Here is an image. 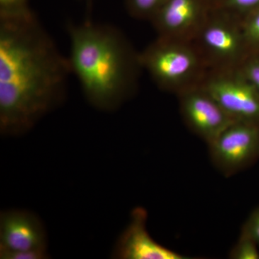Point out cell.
I'll return each instance as SVG.
<instances>
[{"label":"cell","mask_w":259,"mask_h":259,"mask_svg":"<svg viewBox=\"0 0 259 259\" xmlns=\"http://www.w3.org/2000/svg\"><path fill=\"white\" fill-rule=\"evenodd\" d=\"M231 14L242 18L245 15L259 9V0H223L214 5Z\"/></svg>","instance_id":"obj_15"},{"label":"cell","mask_w":259,"mask_h":259,"mask_svg":"<svg viewBox=\"0 0 259 259\" xmlns=\"http://www.w3.org/2000/svg\"><path fill=\"white\" fill-rule=\"evenodd\" d=\"M148 212L144 207L133 209L125 230L114 248L112 258L118 259H190L187 255L169 249L150 236Z\"/></svg>","instance_id":"obj_9"},{"label":"cell","mask_w":259,"mask_h":259,"mask_svg":"<svg viewBox=\"0 0 259 259\" xmlns=\"http://www.w3.org/2000/svg\"><path fill=\"white\" fill-rule=\"evenodd\" d=\"M30 0H0V18H25L34 14Z\"/></svg>","instance_id":"obj_13"},{"label":"cell","mask_w":259,"mask_h":259,"mask_svg":"<svg viewBox=\"0 0 259 259\" xmlns=\"http://www.w3.org/2000/svg\"><path fill=\"white\" fill-rule=\"evenodd\" d=\"M166 0H125L130 15L138 20L151 21Z\"/></svg>","instance_id":"obj_11"},{"label":"cell","mask_w":259,"mask_h":259,"mask_svg":"<svg viewBox=\"0 0 259 259\" xmlns=\"http://www.w3.org/2000/svg\"><path fill=\"white\" fill-rule=\"evenodd\" d=\"M242 28L251 51H259V9L241 18Z\"/></svg>","instance_id":"obj_12"},{"label":"cell","mask_w":259,"mask_h":259,"mask_svg":"<svg viewBox=\"0 0 259 259\" xmlns=\"http://www.w3.org/2000/svg\"><path fill=\"white\" fill-rule=\"evenodd\" d=\"M201 85L233 120L259 125V93L239 70H209Z\"/></svg>","instance_id":"obj_5"},{"label":"cell","mask_w":259,"mask_h":259,"mask_svg":"<svg viewBox=\"0 0 259 259\" xmlns=\"http://www.w3.org/2000/svg\"><path fill=\"white\" fill-rule=\"evenodd\" d=\"M210 4L214 6V5H216L219 4L220 3L223 1V0H208Z\"/></svg>","instance_id":"obj_20"},{"label":"cell","mask_w":259,"mask_h":259,"mask_svg":"<svg viewBox=\"0 0 259 259\" xmlns=\"http://www.w3.org/2000/svg\"><path fill=\"white\" fill-rule=\"evenodd\" d=\"M238 70L259 93V51H251Z\"/></svg>","instance_id":"obj_16"},{"label":"cell","mask_w":259,"mask_h":259,"mask_svg":"<svg viewBox=\"0 0 259 259\" xmlns=\"http://www.w3.org/2000/svg\"><path fill=\"white\" fill-rule=\"evenodd\" d=\"M208 146L214 166L225 176H231L259 158V125L234 121Z\"/></svg>","instance_id":"obj_6"},{"label":"cell","mask_w":259,"mask_h":259,"mask_svg":"<svg viewBox=\"0 0 259 259\" xmlns=\"http://www.w3.org/2000/svg\"><path fill=\"white\" fill-rule=\"evenodd\" d=\"M241 233L249 237L259 245V207L247 218L242 228Z\"/></svg>","instance_id":"obj_18"},{"label":"cell","mask_w":259,"mask_h":259,"mask_svg":"<svg viewBox=\"0 0 259 259\" xmlns=\"http://www.w3.org/2000/svg\"><path fill=\"white\" fill-rule=\"evenodd\" d=\"M49 255L47 249L12 250L0 249L1 259H46Z\"/></svg>","instance_id":"obj_17"},{"label":"cell","mask_w":259,"mask_h":259,"mask_svg":"<svg viewBox=\"0 0 259 259\" xmlns=\"http://www.w3.org/2000/svg\"><path fill=\"white\" fill-rule=\"evenodd\" d=\"M47 236L40 218L29 211L9 209L0 214V249H47Z\"/></svg>","instance_id":"obj_10"},{"label":"cell","mask_w":259,"mask_h":259,"mask_svg":"<svg viewBox=\"0 0 259 259\" xmlns=\"http://www.w3.org/2000/svg\"><path fill=\"white\" fill-rule=\"evenodd\" d=\"M177 95L185 123L207 145L235 121L201 84Z\"/></svg>","instance_id":"obj_7"},{"label":"cell","mask_w":259,"mask_h":259,"mask_svg":"<svg viewBox=\"0 0 259 259\" xmlns=\"http://www.w3.org/2000/svg\"><path fill=\"white\" fill-rule=\"evenodd\" d=\"M71 73L36 15L0 18V132L26 134L61 105Z\"/></svg>","instance_id":"obj_1"},{"label":"cell","mask_w":259,"mask_h":259,"mask_svg":"<svg viewBox=\"0 0 259 259\" xmlns=\"http://www.w3.org/2000/svg\"><path fill=\"white\" fill-rule=\"evenodd\" d=\"M212 7L208 0H166L150 22L158 37L192 41Z\"/></svg>","instance_id":"obj_8"},{"label":"cell","mask_w":259,"mask_h":259,"mask_svg":"<svg viewBox=\"0 0 259 259\" xmlns=\"http://www.w3.org/2000/svg\"><path fill=\"white\" fill-rule=\"evenodd\" d=\"M139 59L158 88L177 95L201 84L209 71L194 42L187 40L158 36Z\"/></svg>","instance_id":"obj_3"},{"label":"cell","mask_w":259,"mask_h":259,"mask_svg":"<svg viewBox=\"0 0 259 259\" xmlns=\"http://www.w3.org/2000/svg\"><path fill=\"white\" fill-rule=\"evenodd\" d=\"M209 70L239 69L251 52L241 18L212 6L192 40Z\"/></svg>","instance_id":"obj_4"},{"label":"cell","mask_w":259,"mask_h":259,"mask_svg":"<svg viewBox=\"0 0 259 259\" xmlns=\"http://www.w3.org/2000/svg\"><path fill=\"white\" fill-rule=\"evenodd\" d=\"M71 73L92 106L110 112L117 110L136 91L139 53L118 29L95 23L90 19L68 24Z\"/></svg>","instance_id":"obj_2"},{"label":"cell","mask_w":259,"mask_h":259,"mask_svg":"<svg viewBox=\"0 0 259 259\" xmlns=\"http://www.w3.org/2000/svg\"><path fill=\"white\" fill-rule=\"evenodd\" d=\"M259 245L249 237L241 233L238 241L229 253L232 259H259Z\"/></svg>","instance_id":"obj_14"},{"label":"cell","mask_w":259,"mask_h":259,"mask_svg":"<svg viewBox=\"0 0 259 259\" xmlns=\"http://www.w3.org/2000/svg\"><path fill=\"white\" fill-rule=\"evenodd\" d=\"M92 3H93V0H87V5H88V13H90L92 9Z\"/></svg>","instance_id":"obj_19"}]
</instances>
